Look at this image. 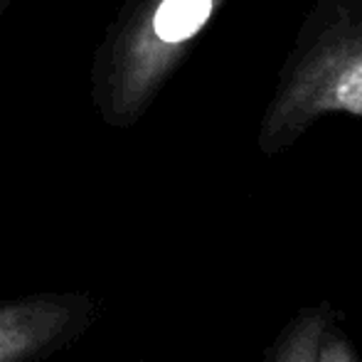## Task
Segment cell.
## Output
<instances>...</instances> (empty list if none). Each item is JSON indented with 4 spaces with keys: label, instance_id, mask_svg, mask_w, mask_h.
Here are the masks:
<instances>
[{
    "label": "cell",
    "instance_id": "obj_5",
    "mask_svg": "<svg viewBox=\"0 0 362 362\" xmlns=\"http://www.w3.org/2000/svg\"><path fill=\"white\" fill-rule=\"evenodd\" d=\"M315 362H360V355L355 350L353 340L338 328V320L328 328L323 335V343L318 348V358Z\"/></svg>",
    "mask_w": 362,
    "mask_h": 362
},
{
    "label": "cell",
    "instance_id": "obj_1",
    "mask_svg": "<svg viewBox=\"0 0 362 362\" xmlns=\"http://www.w3.org/2000/svg\"><path fill=\"white\" fill-rule=\"evenodd\" d=\"M328 114L362 116V0H313L262 114L259 151H288Z\"/></svg>",
    "mask_w": 362,
    "mask_h": 362
},
{
    "label": "cell",
    "instance_id": "obj_6",
    "mask_svg": "<svg viewBox=\"0 0 362 362\" xmlns=\"http://www.w3.org/2000/svg\"><path fill=\"white\" fill-rule=\"evenodd\" d=\"M13 3H15V0H0V15H3L5 10H8V8H10V5H13Z\"/></svg>",
    "mask_w": 362,
    "mask_h": 362
},
{
    "label": "cell",
    "instance_id": "obj_3",
    "mask_svg": "<svg viewBox=\"0 0 362 362\" xmlns=\"http://www.w3.org/2000/svg\"><path fill=\"white\" fill-rule=\"evenodd\" d=\"M104 300L84 288L0 298V362H49L104 318Z\"/></svg>",
    "mask_w": 362,
    "mask_h": 362
},
{
    "label": "cell",
    "instance_id": "obj_2",
    "mask_svg": "<svg viewBox=\"0 0 362 362\" xmlns=\"http://www.w3.org/2000/svg\"><path fill=\"white\" fill-rule=\"evenodd\" d=\"M224 3L126 0L91 57V104L101 124H139Z\"/></svg>",
    "mask_w": 362,
    "mask_h": 362
},
{
    "label": "cell",
    "instance_id": "obj_7",
    "mask_svg": "<svg viewBox=\"0 0 362 362\" xmlns=\"http://www.w3.org/2000/svg\"><path fill=\"white\" fill-rule=\"evenodd\" d=\"M136 362H141V360H136Z\"/></svg>",
    "mask_w": 362,
    "mask_h": 362
},
{
    "label": "cell",
    "instance_id": "obj_4",
    "mask_svg": "<svg viewBox=\"0 0 362 362\" xmlns=\"http://www.w3.org/2000/svg\"><path fill=\"white\" fill-rule=\"evenodd\" d=\"M338 320V310L330 300L303 305L288 318L276 338L264 350V362H315L323 335Z\"/></svg>",
    "mask_w": 362,
    "mask_h": 362
}]
</instances>
